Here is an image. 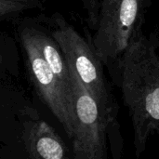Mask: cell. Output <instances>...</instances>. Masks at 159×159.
I'll use <instances>...</instances> for the list:
<instances>
[{
    "label": "cell",
    "instance_id": "1",
    "mask_svg": "<svg viewBox=\"0 0 159 159\" xmlns=\"http://www.w3.org/2000/svg\"><path fill=\"white\" fill-rule=\"evenodd\" d=\"M142 30L141 26L110 70L116 75L131 116L138 157L144 151L149 137L159 135V34H145Z\"/></svg>",
    "mask_w": 159,
    "mask_h": 159
},
{
    "label": "cell",
    "instance_id": "2",
    "mask_svg": "<svg viewBox=\"0 0 159 159\" xmlns=\"http://www.w3.org/2000/svg\"><path fill=\"white\" fill-rule=\"evenodd\" d=\"M150 0H98L91 44L111 70L121 59L142 26Z\"/></svg>",
    "mask_w": 159,
    "mask_h": 159
},
{
    "label": "cell",
    "instance_id": "3",
    "mask_svg": "<svg viewBox=\"0 0 159 159\" xmlns=\"http://www.w3.org/2000/svg\"><path fill=\"white\" fill-rule=\"evenodd\" d=\"M49 32L59 44L67 64L100 105L114 116L115 102L107 87L102 65L92 44H89L61 14L48 19Z\"/></svg>",
    "mask_w": 159,
    "mask_h": 159
},
{
    "label": "cell",
    "instance_id": "4",
    "mask_svg": "<svg viewBox=\"0 0 159 159\" xmlns=\"http://www.w3.org/2000/svg\"><path fill=\"white\" fill-rule=\"evenodd\" d=\"M69 67V66H68ZM73 95L75 159H106V129L113 115L102 108L69 68Z\"/></svg>",
    "mask_w": 159,
    "mask_h": 159
},
{
    "label": "cell",
    "instance_id": "5",
    "mask_svg": "<svg viewBox=\"0 0 159 159\" xmlns=\"http://www.w3.org/2000/svg\"><path fill=\"white\" fill-rule=\"evenodd\" d=\"M19 37L26 58L28 74L37 94L72 140L75 130L72 89L61 83L44 60L24 22L19 27Z\"/></svg>",
    "mask_w": 159,
    "mask_h": 159
},
{
    "label": "cell",
    "instance_id": "6",
    "mask_svg": "<svg viewBox=\"0 0 159 159\" xmlns=\"http://www.w3.org/2000/svg\"><path fill=\"white\" fill-rule=\"evenodd\" d=\"M24 142L33 159H66L61 139L47 122L37 121L29 125Z\"/></svg>",
    "mask_w": 159,
    "mask_h": 159
},
{
    "label": "cell",
    "instance_id": "7",
    "mask_svg": "<svg viewBox=\"0 0 159 159\" xmlns=\"http://www.w3.org/2000/svg\"><path fill=\"white\" fill-rule=\"evenodd\" d=\"M24 24L26 25L41 55L53 73L66 88L72 89L71 75L67 61L59 44L53 38L50 32H48L47 29L41 27L37 22L24 21Z\"/></svg>",
    "mask_w": 159,
    "mask_h": 159
},
{
    "label": "cell",
    "instance_id": "8",
    "mask_svg": "<svg viewBox=\"0 0 159 159\" xmlns=\"http://www.w3.org/2000/svg\"><path fill=\"white\" fill-rule=\"evenodd\" d=\"M39 5V0H0L1 20H7L20 12L34 8Z\"/></svg>",
    "mask_w": 159,
    "mask_h": 159
}]
</instances>
